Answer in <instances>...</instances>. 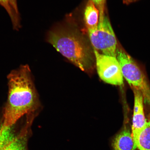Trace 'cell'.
Returning <instances> with one entry per match:
<instances>
[{
    "instance_id": "obj_1",
    "label": "cell",
    "mask_w": 150,
    "mask_h": 150,
    "mask_svg": "<svg viewBox=\"0 0 150 150\" xmlns=\"http://www.w3.org/2000/svg\"><path fill=\"white\" fill-rule=\"evenodd\" d=\"M7 79L8 99L1 118L4 124L11 126L16 124L24 115L36 114L39 104L28 65H22L12 71Z\"/></svg>"
},
{
    "instance_id": "obj_2",
    "label": "cell",
    "mask_w": 150,
    "mask_h": 150,
    "mask_svg": "<svg viewBox=\"0 0 150 150\" xmlns=\"http://www.w3.org/2000/svg\"><path fill=\"white\" fill-rule=\"evenodd\" d=\"M48 42L81 70H92L95 61L93 50L80 33L67 29L50 31Z\"/></svg>"
},
{
    "instance_id": "obj_3",
    "label": "cell",
    "mask_w": 150,
    "mask_h": 150,
    "mask_svg": "<svg viewBox=\"0 0 150 150\" xmlns=\"http://www.w3.org/2000/svg\"><path fill=\"white\" fill-rule=\"evenodd\" d=\"M116 58L122 74L132 88L139 90L143 95L144 103L150 105V84L142 70L131 56L121 47H117Z\"/></svg>"
},
{
    "instance_id": "obj_4",
    "label": "cell",
    "mask_w": 150,
    "mask_h": 150,
    "mask_svg": "<svg viewBox=\"0 0 150 150\" xmlns=\"http://www.w3.org/2000/svg\"><path fill=\"white\" fill-rule=\"evenodd\" d=\"M88 32L93 49L103 55L116 57L117 39L110 20L105 14L99 16L97 29Z\"/></svg>"
},
{
    "instance_id": "obj_5",
    "label": "cell",
    "mask_w": 150,
    "mask_h": 150,
    "mask_svg": "<svg viewBox=\"0 0 150 150\" xmlns=\"http://www.w3.org/2000/svg\"><path fill=\"white\" fill-rule=\"evenodd\" d=\"M97 73L103 81L116 86L123 83L121 67L117 58L103 55L93 49Z\"/></svg>"
},
{
    "instance_id": "obj_6",
    "label": "cell",
    "mask_w": 150,
    "mask_h": 150,
    "mask_svg": "<svg viewBox=\"0 0 150 150\" xmlns=\"http://www.w3.org/2000/svg\"><path fill=\"white\" fill-rule=\"evenodd\" d=\"M33 120L30 117L26 118L21 128L15 131L0 150H29L28 142L32 134L31 127Z\"/></svg>"
},
{
    "instance_id": "obj_7",
    "label": "cell",
    "mask_w": 150,
    "mask_h": 150,
    "mask_svg": "<svg viewBox=\"0 0 150 150\" xmlns=\"http://www.w3.org/2000/svg\"><path fill=\"white\" fill-rule=\"evenodd\" d=\"M132 89L134 95V113L131 125V133L133 137L138 134L144 128L147 120L144 110L143 95L138 89L134 88Z\"/></svg>"
},
{
    "instance_id": "obj_8",
    "label": "cell",
    "mask_w": 150,
    "mask_h": 150,
    "mask_svg": "<svg viewBox=\"0 0 150 150\" xmlns=\"http://www.w3.org/2000/svg\"><path fill=\"white\" fill-rule=\"evenodd\" d=\"M109 144L111 150H136L131 126L125 124L119 132L110 138Z\"/></svg>"
},
{
    "instance_id": "obj_9",
    "label": "cell",
    "mask_w": 150,
    "mask_h": 150,
    "mask_svg": "<svg viewBox=\"0 0 150 150\" xmlns=\"http://www.w3.org/2000/svg\"><path fill=\"white\" fill-rule=\"evenodd\" d=\"M146 115V123L145 127L136 135L132 137L136 150H150V105Z\"/></svg>"
},
{
    "instance_id": "obj_10",
    "label": "cell",
    "mask_w": 150,
    "mask_h": 150,
    "mask_svg": "<svg viewBox=\"0 0 150 150\" xmlns=\"http://www.w3.org/2000/svg\"><path fill=\"white\" fill-rule=\"evenodd\" d=\"M99 12L98 9L90 0L88 1L84 12V21L88 31L94 30L98 27Z\"/></svg>"
},
{
    "instance_id": "obj_11",
    "label": "cell",
    "mask_w": 150,
    "mask_h": 150,
    "mask_svg": "<svg viewBox=\"0 0 150 150\" xmlns=\"http://www.w3.org/2000/svg\"><path fill=\"white\" fill-rule=\"evenodd\" d=\"M0 5L8 12L12 20L14 29L18 30L20 28V19L17 0H0Z\"/></svg>"
},
{
    "instance_id": "obj_12",
    "label": "cell",
    "mask_w": 150,
    "mask_h": 150,
    "mask_svg": "<svg viewBox=\"0 0 150 150\" xmlns=\"http://www.w3.org/2000/svg\"><path fill=\"white\" fill-rule=\"evenodd\" d=\"M95 4L99 12V16L105 14V6L106 0H90Z\"/></svg>"
},
{
    "instance_id": "obj_13",
    "label": "cell",
    "mask_w": 150,
    "mask_h": 150,
    "mask_svg": "<svg viewBox=\"0 0 150 150\" xmlns=\"http://www.w3.org/2000/svg\"><path fill=\"white\" fill-rule=\"evenodd\" d=\"M138 0H123V3L125 4L128 5L131 3L135 2Z\"/></svg>"
},
{
    "instance_id": "obj_14",
    "label": "cell",
    "mask_w": 150,
    "mask_h": 150,
    "mask_svg": "<svg viewBox=\"0 0 150 150\" xmlns=\"http://www.w3.org/2000/svg\"><path fill=\"white\" fill-rule=\"evenodd\" d=\"M4 143V139L2 137L0 136V149L2 147Z\"/></svg>"
},
{
    "instance_id": "obj_15",
    "label": "cell",
    "mask_w": 150,
    "mask_h": 150,
    "mask_svg": "<svg viewBox=\"0 0 150 150\" xmlns=\"http://www.w3.org/2000/svg\"><path fill=\"white\" fill-rule=\"evenodd\" d=\"M0 120H1V119H0ZM13 126H14L15 127V131H16V127H15V126H14V125H13Z\"/></svg>"
},
{
    "instance_id": "obj_16",
    "label": "cell",
    "mask_w": 150,
    "mask_h": 150,
    "mask_svg": "<svg viewBox=\"0 0 150 150\" xmlns=\"http://www.w3.org/2000/svg\"><path fill=\"white\" fill-rule=\"evenodd\" d=\"M0 119H1V118H0ZM15 125V126H16V125Z\"/></svg>"
},
{
    "instance_id": "obj_17",
    "label": "cell",
    "mask_w": 150,
    "mask_h": 150,
    "mask_svg": "<svg viewBox=\"0 0 150 150\" xmlns=\"http://www.w3.org/2000/svg\"><path fill=\"white\" fill-rule=\"evenodd\" d=\"M1 121H2V120H1ZM14 125V126H15V127H16V126H15V125ZM12 126H13V125H12Z\"/></svg>"
}]
</instances>
